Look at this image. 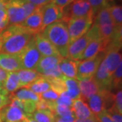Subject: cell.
<instances>
[{"instance_id": "10", "label": "cell", "mask_w": 122, "mask_h": 122, "mask_svg": "<svg viewBox=\"0 0 122 122\" xmlns=\"http://www.w3.org/2000/svg\"><path fill=\"white\" fill-rule=\"evenodd\" d=\"M25 0H6L5 10L9 24L20 25L28 17L24 7Z\"/></svg>"}, {"instance_id": "33", "label": "cell", "mask_w": 122, "mask_h": 122, "mask_svg": "<svg viewBox=\"0 0 122 122\" xmlns=\"http://www.w3.org/2000/svg\"><path fill=\"white\" fill-rule=\"evenodd\" d=\"M44 77L46 79H55V78H61L63 79L65 77V76L61 72V69L59 67V66L57 65L55 66L54 69L50 70L47 72H46L45 73L41 75Z\"/></svg>"}, {"instance_id": "14", "label": "cell", "mask_w": 122, "mask_h": 122, "mask_svg": "<svg viewBox=\"0 0 122 122\" xmlns=\"http://www.w3.org/2000/svg\"><path fill=\"white\" fill-rule=\"evenodd\" d=\"M80 90V98L87 103V100L100 91V87L94 77L79 81Z\"/></svg>"}, {"instance_id": "30", "label": "cell", "mask_w": 122, "mask_h": 122, "mask_svg": "<svg viewBox=\"0 0 122 122\" xmlns=\"http://www.w3.org/2000/svg\"><path fill=\"white\" fill-rule=\"evenodd\" d=\"M64 78H55L47 79L49 81L50 84L51 89L53 90H54L58 94H59L60 95H61V94L65 92L66 90L65 82Z\"/></svg>"}, {"instance_id": "21", "label": "cell", "mask_w": 122, "mask_h": 122, "mask_svg": "<svg viewBox=\"0 0 122 122\" xmlns=\"http://www.w3.org/2000/svg\"><path fill=\"white\" fill-rule=\"evenodd\" d=\"M17 73L20 81V87L22 88H26L42 76L36 70L20 69L17 71Z\"/></svg>"}, {"instance_id": "4", "label": "cell", "mask_w": 122, "mask_h": 122, "mask_svg": "<svg viewBox=\"0 0 122 122\" xmlns=\"http://www.w3.org/2000/svg\"><path fill=\"white\" fill-rule=\"evenodd\" d=\"M94 24L98 26L101 38L109 43L113 37L117 26L115 25L111 19L109 7L102 9L96 14L94 19Z\"/></svg>"}, {"instance_id": "9", "label": "cell", "mask_w": 122, "mask_h": 122, "mask_svg": "<svg viewBox=\"0 0 122 122\" xmlns=\"http://www.w3.org/2000/svg\"><path fill=\"white\" fill-rule=\"evenodd\" d=\"M18 54L20 58L21 69L35 70L41 55L35 45L34 37Z\"/></svg>"}, {"instance_id": "22", "label": "cell", "mask_w": 122, "mask_h": 122, "mask_svg": "<svg viewBox=\"0 0 122 122\" xmlns=\"http://www.w3.org/2000/svg\"><path fill=\"white\" fill-rule=\"evenodd\" d=\"M105 53L104 62L111 74L113 75L118 66L122 62V55L119 50H110Z\"/></svg>"}, {"instance_id": "32", "label": "cell", "mask_w": 122, "mask_h": 122, "mask_svg": "<svg viewBox=\"0 0 122 122\" xmlns=\"http://www.w3.org/2000/svg\"><path fill=\"white\" fill-rule=\"evenodd\" d=\"M122 62L119 64L117 69L113 75L112 80V88L115 90H122Z\"/></svg>"}, {"instance_id": "31", "label": "cell", "mask_w": 122, "mask_h": 122, "mask_svg": "<svg viewBox=\"0 0 122 122\" xmlns=\"http://www.w3.org/2000/svg\"><path fill=\"white\" fill-rule=\"evenodd\" d=\"M113 0H87L91 6L94 16L102 9L109 7Z\"/></svg>"}, {"instance_id": "29", "label": "cell", "mask_w": 122, "mask_h": 122, "mask_svg": "<svg viewBox=\"0 0 122 122\" xmlns=\"http://www.w3.org/2000/svg\"><path fill=\"white\" fill-rule=\"evenodd\" d=\"M111 19L116 26H121L122 24V8L121 5H113L109 7Z\"/></svg>"}, {"instance_id": "41", "label": "cell", "mask_w": 122, "mask_h": 122, "mask_svg": "<svg viewBox=\"0 0 122 122\" xmlns=\"http://www.w3.org/2000/svg\"><path fill=\"white\" fill-rule=\"evenodd\" d=\"M96 117L98 122H114L111 119V118L109 117L106 111L101 112L100 113L97 115Z\"/></svg>"}, {"instance_id": "24", "label": "cell", "mask_w": 122, "mask_h": 122, "mask_svg": "<svg viewBox=\"0 0 122 122\" xmlns=\"http://www.w3.org/2000/svg\"><path fill=\"white\" fill-rule=\"evenodd\" d=\"M20 87V81L17 72H8V77L3 89L8 95L13 94Z\"/></svg>"}, {"instance_id": "13", "label": "cell", "mask_w": 122, "mask_h": 122, "mask_svg": "<svg viewBox=\"0 0 122 122\" xmlns=\"http://www.w3.org/2000/svg\"><path fill=\"white\" fill-rule=\"evenodd\" d=\"M29 118L19 108L7 105L0 110L1 122H27Z\"/></svg>"}, {"instance_id": "49", "label": "cell", "mask_w": 122, "mask_h": 122, "mask_svg": "<svg viewBox=\"0 0 122 122\" xmlns=\"http://www.w3.org/2000/svg\"><path fill=\"white\" fill-rule=\"evenodd\" d=\"M1 89H3V86H2V85L0 83V90H1Z\"/></svg>"}, {"instance_id": "28", "label": "cell", "mask_w": 122, "mask_h": 122, "mask_svg": "<svg viewBox=\"0 0 122 122\" xmlns=\"http://www.w3.org/2000/svg\"><path fill=\"white\" fill-rule=\"evenodd\" d=\"M15 98L21 100H31L35 102H38L40 100V96L37 94L26 88H22L21 90L15 92L13 94H11Z\"/></svg>"}, {"instance_id": "36", "label": "cell", "mask_w": 122, "mask_h": 122, "mask_svg": "<svg viewBox=\"0 0 122 122\" xmlns=\"http://www.w3.org/2000/svg\"><path fill=\"white\" fill-rule=\"evenodd\" d=\"M39 96H40V98L43 100H49V101H56L60 94H58L54 90L50 89L43 94H40Z\"/></svg>"}, {"instance_id": "17", "label": "cell", "mask_w": 122, "mask_h": 122, "mask_svg": "<svg viewBox=\"0 0 122 122\" xmlns=\"http://www.w3.org/2000/svg\"><path fill=\"white\" fill-rule=\"evenodd\" d=\"M0 68L7 72H17L21 69L18 54L0 53Z\"/></svg>"}, {"instance_id": "45", "label": "cell", "mask_w": 122, "mask_h": 122, "mask_svg": "<svg viewBox=\"0 0 122 122\" xmlns=\"http://www.w3.org/2000/svg\"><path fill=\"white\" fill-rule=\"evenodd\" d=\"M8 75V72L0 68V83L2 85L3 87H4V85L7 79Z\"/></svg>"}, {"instance_id": "11", "label": "cell", "mask_w": 122, "mask_h": 122, "mask_svg": "<svg viewBox=\"0 0 122 122\" xmlns=\"http://www.w3.org/2000/svg\"><path fill=\"white\" fill-rule=\"evenodd\" d=\"M43 25L42 30L48 25L54 22L61 21L63 17V10L57 6L55 4L51 2L41 8Z\"/></svg>"}, {"instance_id": "52", "label": "cell", "mask_w": 122, "mask_h": 122, "mask_svg": "<svg viewBox=\"0 0 122 122\" xmlns=\"http://www.w3.org/2000/svg\"><path fill=\"white\" fill-rule=\"evenodd\" d=\"M0 122H1V119H0Z\"/></svg>"}, {"instance_id": "7", "label": "cell", "mask_w": 122, "mask_h": 122, "mask_svg": "<svg viewBox=\"0 0 122 122\" xmlns=\"http://www.w3.org/2000/svg\"><path fill=\"white\" fill-rule=\"evenodd\" d=\"M105 57V53L101 52L91 58L78 61L77 79L81 81L94 77L98 66Z\"/></svg>"}, {"instance_id": "19", "label": "cell", "mask_w": 122, "mask_h": 122, "mask_svg": "<svg viewBox=\"0 0 122 122\" xmlns=\"http://www.w3.org/2000/svg\"><path fill=\"white\" fill-rule=\"evenodd\" d=\"M72 109L76 119L96 118V116L92 113L87 103L81 98L73 100Z\"/></svg>"}, {"instance_id": "27", "label": "cell", "mask_w": 122, "mask_h": 122, "mask_svg": "<svg viewBox=\"0 0 122 122\" xmlns=\"http://www.w3.org/2000/svg\"><path fill=\"white\" fill-rule=\"evenodd\" d=\"M30 118L35 122H55L56 115L50 110H36Z\"/></svg>"}, {"instance_id": "26", "label": "cell", "mask_w": 122, "mask_h": 122, "mask_svg": "<svg viewBox=\"0 0 122 122\" xmlns=\"http://www.w3.org/2000/svg\"><path fill=\"white\" fill-rule=\"evenodd\" d=\"M26 89L29 90L37 94L40 95L49 90H50L51 86L48 80L43 76H41V77L37 79L36 81L29 85L26 87Z\"/></svg>"}, {"instance_id": "12", "label": "cell", "mask_w": 122, "mask_h": 122, "mask_svg": "<svg viewBox=\"0 0 122 122\" xmlns=\"http://www.w3.org/2000/svg\"><path fill=\"white\" fill-rule=\"evenodd\" d=\"M21 26L25 27L26 30L30 32L33 35H36L42 31L43 19L41 8L39 7L36 9L35 12L30 14L29 16L20 24Z\"/></svg>"}, {"instance_id": "5", "label": "cell", "mask_w": 122, "mask_h": 122, "mask_svg": "<svg viewBox=\"0 0 122 122\" xmlns=\"http://www.w3.org/2000/svg\"><path fill=\"white\" fill-rule=\"evenodd\" d=\"M83 17L94 18L92 9L87 0H73L63 9L62 20L66 23L71 18Z\"/></svg>"}, {"instance_id": "25", "label": "cell", "mask_w": 122, "mask_h": 122, "mask_svg": "<svg viewBox=\"0 0 122 122\" xmlns=\"http://www.w3.org/2000/svg\"><path fill=\"white\" fill-rule=\"evenodd\" d=\"M64 80L66 88L65 93L68 95V96L73 100L80 98L81 94L78 80L75 79H69L66 77L64 78Z\"/></svg>"}, {"instance_id": "8", "label": "cell", "mask_w": 122, "mask_h": 122, "mask_svg": "<svg viewBox=\"0 0 122 122\" xmlns=\"http://www.w3.org/2000/svg\"><path fill=\"white\" fill-rule=\"evenodd\" d=\"M93 17L71 18L66 22L67 29L70 38V44L84 35L94 23Z\"/></svg>"}, {"instance_id": "1", "label": "cell", "mask_w": 122, "mask_h": 122, "mask_svg": "<svg viewBox=\"0 0 122 122\" xmlns=\"http://www.w3.org/2000/svg\"><path fill=\"white\" fill-rule=\"evenodd\" d=\"M0 36L3 41L1 53L18 54L26 47L34 35L20 25H10Z\"/></svg>"}, {"instance_id": "16", "label": "cell", "mask_w": 122, "mask_h": 122, "mask_svg": "<svg viewBox=\"0 0 122 122\" xmlns=\"http://www.w3.org/2000/svg\"><path fill=\"white\" fill-rule=\"evenodd\" d=\"M35 43L41 56H56L62 58L56 48L41 33L34 35Z\"/></svg>"}, {"instance_id": "20", "label": "cell", "mask_w": 122, "mask_h": 122, "mask_svg": "<svg viewBox=\"0 0 122 122\" xmlns=\"http://www.w3.org/2000/svg\"><path fill=\"white\" fill-rule=\"evenodd\" d=\"M78 61L71 60L69 58H62L58 64L61 72L66 78L77 79Z\"/></svg>"}, {"instance_id": "47", "label": "cell", "mask_w": 122, "mask_h": 122, "mask_svg": "<svg viewBox=\"0 0 122 122\" xmlns=\"http://www.w3.org/2000/svg\"><path fill=\"white\" fill-rule=\"evenodd\" d=\"M2 44H3V41H2V39L0 36V53H1V48H2Z\"/></svg>"}, {"instance_id": "37", "label": "cell", "mask_w": 122, "mask_h": 122, "mask_svg": "<svg viewBox=\"0 0 122 122\" xmlns=\"http://www.w3.org/2000/svg\"><path fill=\"white\" fill-rule=\"evenodd\" d=\"M119 113L122 114V90H118L116 94H115V100L113 107Z\"/></svg>"}, {"instance_id": "39", "label": "cell", "mask_w": 122, "mask_h": 122, "mask_svg": "<svg viewBox=\"0 0 122 122\" xmlns=\"http://www.w3.org/2000/svg\"><path fill=\"white\" fill-rule=\"evenodd\" d=\"M106 111L109 115V117L111 118V119L114 122H122V113H119L117 110L114 109L113 107L110 108L108 110H107Z\"/></svg>"}, {"instance_id": "23", "label": "cell", "mask_w": 122, "mask_h": 122, "mask_svg": "<svg viewBox=\"0 0 122 122\" xmlns=\"http://www.w3.org/2000/svg\"><path fill=\"white\" fill-rule=\"evenodd\" d=\"M62 59V58L60 57L41 56L35 70L39 73L43 75L46 72L52 69L55 66L58 65Z\"/></svg>"}, {"instance_id": "34", "label": "cell", "mask_w": 122, "mask_h": 122, "mask_svg": "<svg viewBox=\"0 0 122 122\" xmlns=\"http://www.w3.org/2000/svg\"><path fill=\"white\" fill-rule=\"evenodd\" d=\"M55 114L57 117H66V116L74 115L72 108L58 105H57L56 107Z\"/></svg>"}, {"instance_id": "46", "label": "cell", "mask_w": 122, "mask_h": 122, "mask_svg": "<svg viewBox=\"0 0 122 122\" xmlns=\"http://www.w3.org/2000/svg\"><path fill=\"white\" fill-rule=\"evenodd\" d=\"M5 4H6V0L0 1V10L1 9H5Z\"/></svg>"}, {"instance_id": "51", "label": "cell", "mask_w": 122, "mask_h": 122, "mask_svg": "<svg viewBox=\"0 0 122 122\" xmlns=\"http://www.w3.org/2000/svg\"><path fill=\"white\" fill-rule=\"evenodd\" d=\"M4 1V0H0V1Z\"/></svg>"}, {"instance_id": "15", "label": "cell", "mask_w": 122, "mask_h": 122, "mask_svg": "<svg viewBox=\"0 0 122 122\" xmlns=\"http://www.w3.org/2000/svg\"><path fill=\"white\" fill-rule=\"evenodd\" d=\"M94 78L100 87V90H109L112 89L113 75L111 74L102 61L98 68Z\"/></svg>"}, {"instance_id": "2", "label": "cell", "mask_w": 122, "mask_h": 122, "mask_svg": "<svg viewBox=\"0 0 122 122\" xmlns=\"http://www.w3.org/2000/svg\"><path fill=\"white\" fill-rule=\"evenodd\" d=\"M41 34L56 48L62 58L68 57L70 38L65 22L62 20L54 22L46 26Z\"/></svg>"}, {"instance_id": "42", "label": "cell", "mask_w": 122, "mask_h": 122, "mask_svg": "<svg viewBox=\"0 0 122 122\" xmlns=\"http://www.w3.org/2000/svg\"><path fill=\"white\" fill-rule=\"evenodd\" d=\"M25 1L30 2L36 5L37 7H40V8L52 2V0H25Z\"/></svg>"}, {"instance_id": "35", "label": "cell", "mask_w": 122, "mask_h": 122, "mask_svg": "<svg viewBox=\"0 0 122 122\" xmlns=\"http://www.w3.org/2000/svg\"><path fill=\"white\" fill-rule=\"evenodd\" d=\"M56 104L58 105H62L72 108L73 100L71 99L65 92L61 94L56 100Z\"/></svg>"}, {"instance_id": "44", "label": "cell", "mask_w": 122, "mask_h": 122, "mask_svg": "<svg viewBox=\"0 0 122 122\" xmlns=\"http://www.w3.org/2000/svg\"><path fill=\"white\" fill-rule=\"evenodd\" d=\"M76 118L75 115L66 116V117H57L55 122H75Z\"/></svg>"}, {"instance_id": "40", "label": "cell", "mask_w": 122, "mask_h": 122, "mask_svg": "<svg viewBox=\"0 0 122 122\" xmlns=\"http://www.w3.org/2000/svg\"><path fill=\"white\" fill-rule=\"evenodd\" d=\"M9 104H10L9 95L4 90V89H1L0 90V110L5 106L8 105Z\"/></svg>"}, {"instance_id": "18", "label": "cell", "mask_w": 122, "mask_h": 122, "mask_svg": "<svg viewBox=\"0 0 122 122\" xmlns=\"http://www.w3.org/2000/svg\"><path fill=\"white\" fill-rule=\"evenodd\" d=\"M108 44V42H107L102 38L92 39L87 45L79 61L91 58L101 52H105Z\"/></svg>"}, {"instance_id": "50", "label": "cell", "mask_w": 122, "mask_h": 122, "mask_svg": "<svg viewBox=\"0 0 122 122\" xmlns=\"http://www.w3.org/2000/svg\"><path fill=\"white\" fill-rule=\"evenodd\" d=\"M4 30V29H0V35H1V33L3 32V30Z\"/></svg>"}, {"instance_id": "38", "label": "cell", "mask_w": 122, "mask_h": 122, "mask_svg": "<svg viewBox=\"0 0 122 122\" xmlns=\"http://www.w3.org/2000/svg\"><path fill=\"white\" fill-rule=\"evenodd\" d=\"M9 25V19L5 9L0 10V29H5Z\"/></svg>"}, {"instance_id": "43", "label": "cell", "mask_w": 122, "mask_h": 122, "mask_svg": "<svg viewBox=\"0 0 122 122\" xmlns=\"http://www.w3.org/2000/svg\"><path fill=\"white\" fill-rule=\"evenodd\" d=\"M73 0H52V2L54 4L56 5L61 9L65 8L73 1Z\"/></svg>"}, {"instance_id": "48", "label": "cell", "mask_w": 122, "mask_h": 122, "mask_svg": "<svg viewBox=\"0 0 122 122\" xmlns=\"http://www.w3.org/2000/svg\"><path fill=\"white\" fill-rule=\"evenodd\" d=\"M27 122H35L33 119H31V118H29L28 119V120H27Z\"/></svg>"}, {"instance_id": "6", "label": "cell", "mask_w": 122, "mask_h": 122, "mask_svg": "<svg viewBox=\"0 0 122 122\" xmlns=\"http://www.w3.org/2000/svg\"><path fill=\"white\" fill-rule=\"evenodd\" d=\"M115 94L109 90H100L87 100V104L95 116L111 108L114 105Z\"/></svg>"}, {"instance_id": "3", "label": "cell", "mask_w": 122, "mask_h": 122, "mask_svg": "<svg viewBox=\"0 0 122 122\" xmlns=\"http://www.w3.org/2000/svg\"><path fill=\"white\" fill-rule=\"evenodd\" d=\"M97 38H101L100 31L98 26L93 23L92 26L85 35L70 44L67 58L73 61H79L89 43L92 39Z\"/></svg>"}]
</instances>
